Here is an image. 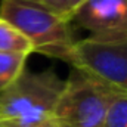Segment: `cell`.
<instances>
[{"label":"cell","mask_w":127,"mask_h":127,"mask_svg":"<svg viewBox=\"0 0 127 127\" xmlns=\"http://www.w3.org/2000/svg\"><path fill=\"white\" fill-rule=\"evenodd\" d=\"M64 81L52 68L24 71L0 89V123L10 127H34L52 118Z\"/></svg>","instance_id":"1"},{"label":"cell","mask_w":127,"mask_h":127,"mask_svg":"<svg viewBox=\"0 0 127 127\" xmlns=\"http://www.w3.org/2000/svg\"><path fill=\"white\" fill-rule=\"evenodd\" d=\"M0 18L30 40L32 52L66 61L75 41L66 16L53 12L38 0H0Z\"/></svg>","instance_id":"2"},{"label":"cell","mask_w":127,"mask_h":127,"mask_svg":"<svg viewBox=\"0 0 127 127\" xmlns=\"http://www.w3.org/2000/svg\"><path fill=\"white\" fill-rule=\"evenodd\" d=\"M117 90L72 68L55 103L58 127H102L106 108Z\"/></svg>","instance_id":"3"},{"label":"cell","mask_w":127,"mask_h":127,"mask_svg":"<svg viewBox=\"0 0 127 127\" xmlns=\"http://www.w3.org/2000/svg\"><path fill=\"white\" fill-rule=\"evenodd\" d=\"M65 62L96 81L127 93V34L75 40Z\"/></svg>","instance_id":"4"},{"label":"cell","mask_w":127,"mask_h":127,"mask_svg":"<svg viewBox=\"0 0 127 127\" xmlns=\"http://www.w3.org/2000/svg\"><path fill=\"white\" fill-rule=\"evenodd\" d=\"M69 21L90 35H126L127 0H80L69 12Z\"/></svg>","instance_id":"5"},{"label":"cell","mask_w":127,"mask_h":127,"mask_svg":"<svg viewBox=\"0 0 127 127\" xmlns=\"http://www.w3.org/2000/svg\"><path fill=\"white\" fill-rule=\"evenodd\" d=\"M0 52H12V53H32V46L30 40L15 28L12 24L0 18Z\"/></svg>","instance_id":"6"},{"label":"cell","mask_w":127,"mask_h":127,"mask_svg":"<svg viewBox=\"0 0 127 127\" xmlns=\"http://www.w3.org/2000/svg\"><path fill=\"white\" fill-rule=\"evenodd\" d=\"M28 55L0 52V89L13 83L24 71Z\"/></svg>","instance_id":"7"},{"label":"cell","mask_w":127,"mask_h":127,"mask_svg":"<svg viewBox=\"0 0 127 127\" xmlns=\"http://www.w3.org/2000/svg\"><path fill=\"white\" fill-rule=\"evenodd\" d=\"M102 127H127V93L117 92L112 96Z\"/></svg>","instance_id":"8"},{"label":"cell","mask_w":127,"mask_h":127,"mask_svg":"<svg viewBox=\"0 0 127 127\" xmlns=\"http://www.w3.org/2000/svg\"><path fill=\"white\" fill-rule=\"evenodd\" d=\"M41 4H44L46 7L52 9L53 12L64 15L69 19V1L68 0H38Z\"/></svg>","instance_id":"9"},{"label":"cell","mask_w":127,"mask_h":127,"mask_svg":"<svg viewBox=\"0 0 127 127\" xmlns=\"http://www.w3.org/2000/svg\"><path fill=\"white\" fill-rule=\"evenodd\" d=\"M34 127H58V126L55 124V121L52 118H49V120H46V121H43V123H40V124H37Z\"/></svg>","instance_id":"10"},{"label":"cell","mask_w":127,"mask_h":127,"mask_svg":"<svg viewBox=\"0 0 127 127\" xmlns=\"http://www.w3.org/2000/svg\"><path fill=\"white\" fill-rule=\"evenodd\" d=\"M68 1H69V9H72V7H74L80 0H68ZM69 12H71V10H69Z\"/></svg>","instance_id":"11"},{"label":"cell","mask_w":127,"mask_h":127,"mask_svg":"<svg viewBox=\"0 0 127 127\" xmlns=\"http://www.w3.org/2000/svg\"><path fill=\"white\" fill-rule=\"evenodd\" d=\"M0 127H10V126H6V124H3V123H0Z\"/></svg>","instance_id":"12"}]
</instances>
